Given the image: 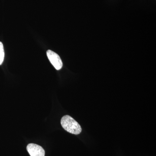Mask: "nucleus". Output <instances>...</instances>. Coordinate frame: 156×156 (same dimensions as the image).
I'll return each mask as SVG.
<instances>
[{"mask_svg":"<svg viewBox=\"0 0 156 156\" xmlns=\"http://www.w3.org/2000/svg\"><path fill=\"white\" fill-rule=\"evenodd\" d=\"M61 124L63 129L71 134H79L82 132L81 126L73 118L66 115L62 118Z\"/></svg>","mask_w":156,"mask_h":156,"instance_id":"nucleus-1","label":"nucleus"},{"mask_svg":"<svg viewBox=\"0 0 156 156\" xmlns=\"http://www.w3.org/2000/svg\"><path fill=\"white\" fill-rule=\"evenodd\" d=\"M47 54L49 60L54 68L58 70L61 69L63 64L61 58L58 54L51 50H48Z\"/></svg>","mask_w":156,"mask_h":156,"instance_id":"nucleus-2","label":"nucleus"},{"mask_svg":"<svg viewBox=\"0 0 156 156\" xmlns=\"http://www.w3.org/2000/svg\"><path fill=\"white\" fill-rule=\"evenodd\" d=\"M30 156H45V151L41 147L34 144H30L27 147Z\"/></svg>","mask_w":156,"mask_h":156,"instance_id":"nucleus-3","label":"nucleus"},{"mask_svg":"<svg viewBox=\"0 0 156 156\" xmlns=\"http://www.w3.org/2000/svg\"><path fill=\"white\" fill-rule=\"evenodd\" d=\"M5 57L4 47L2 42H0V65L2 64Z\"/></svg>","mask_w":156,"mask_h":156,"instance_id":"nucleus-4","label":"nucleus"}]
</instances>
